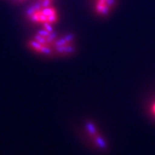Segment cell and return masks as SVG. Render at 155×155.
<instances>
[{"mask_svg":"<svg viewBox=\"0 0 155 155\" xmlns=\"http://www.w3.org/2000/svg\"><path fill=\"white\" fill-rule=\"evenodd\" d=\"M59 37L53 26H42L30 39L28 46L32 52L38 55L50 57L55 55V46Z\"/></svg>","mask_w":155,"mask_h":155,"instance_id":"6da1fadb","label":"cell"},{"mask_svg":"<svg viewBox=\"0 0 155 155\" xmlns=\"http://www.w3.org/2000/svg\"><path fill=\"white\" fill-rule=\"evenodd\" d=\"M30 22L40 26H54L59 21V13L53 4L38 0L31 5L26 12Z\"/></svg>","mask_w":155,"mask_h":155,"instance_id":"7a4b0ae2","label":"cell"},{"mask_svg":"<svg viewBox=\"0 0 155 155\" xmlns=\"http://www.w3.org/2000/svg\"><path fill=\"white\" fill-rule=\"evenodd\" d=\"M75 50V38L73 34H65L58 37L55 46V55L67 57Z\"/></svg>","mask_w":155,"mask_h":155,"instance_id":"3957f363","label":"cell"},{"mask_svg":"<svg viewBox=\"0 0 155 155\" xmlns=\"http://www.w3.org/2000/svg\"><path fill=\"white\" fill-rule=\"evenodd\" d=\"M86 129L87 133H88V137L91 139L94 144L100 149H106V142L105 139H104L101 134L100 133L99 129L97 127L94 122L89 121L86 124Z\"/></svg>","mask_w":155,"mask_h":155,"instance_id":"277c9868","label":"cell"},{"mask_svg":"<svg viewBox=\"0 0 155 155\" xmlns=\"http://www.w3.org/2000/svg\"><path fill=\"white\" fill-rule=\"evenodd\" d=\"M116 0H94V10L100 17H107L113 11Z\"/></svg>","mask_w":155,"mask_h":155,"instance_id":"5b68a950","label":"cell"},{"mask_svg":"<svg viewBox=\"0 0 155 155\" xmlns=\"http://www.w3.org/2000/svg\"><path fill=\"white\" fill-rule=\"evenodd\" d=\"M149 110H150V114L151 116L155 120V98L151 101Z\"/></svg>","mask_w":155,"mask_h":155,"instance_id":"8992f818","label":"cell"},{"mask_svg":"<svg viewBox=\"0 0 155 155\" xmlns=\"http://www.w3.org/2000/svg\"><path fill=\"white\" fill-rule=\"evenodd\" d=\"M42 2H48V3H52L53 4L54 0H41Z\"/></svg>","mask_w":155,"mask_h":155,"instance_id":"52a82bcc","label":"cell"},{"mask_svg":"<svg viewBox=\"0 0 155 155\" xmlns=\"http://www.w3.org/2000/svg\"><path fill=\"white\" fill-rule=\"evenodd\" d=\"M15 1H17V2H24V1H25V0H15Z\"/></svg>","mask_w":155,"mask_h":155,"instance_id":"ba28073f","label":"cell"}]
</instances>
